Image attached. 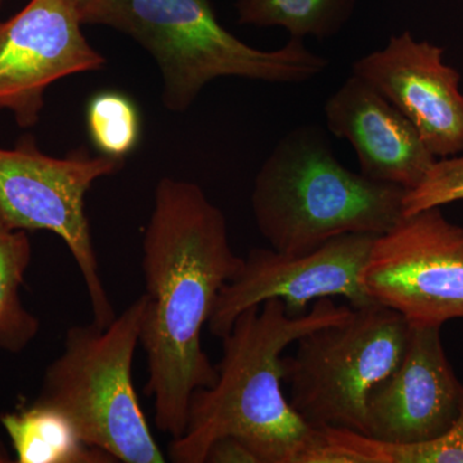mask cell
Instances as JSON below:
<instances>
[{
    "instance_id": "13",
    "label": "cell",
    "mask_w": 463,
    "mask_h": 463,
    "mask_svg": "<svg viewBox=\"0 0 463 463\" xmlns=\"http://www.w3.org/2000/svg\"><path fill=\"white\" fill-rule=\"evenodd\" d=\"M325 112L328 129L353 146L373 181L412 190L438 160L414 125L358 75L332 94Z\"/></svg>"
},
{
    "instance_id": "15",
    "label": "cell",
    "mask_w": 463,
    "mask_h": 463,
    "mask_svg": "<svg viewBox=\"0 0 463 463\" xmlns=\"http://www.w3.org/2000/svg\"><path fill=\"white\" fill-rule=\"evenodd\" d=\"M32 255L27 232L14 230L0 216V349L5 352H23L41 328L21 298Z\"/></svg>"
},
{
    "instance_id": "16",
    "label": "cell",
    "mask_w": 463,
    "mask_h": 463,
    "mask_svg": "<svg viewBox=\"0 0 463 463\" xmlns=\"http://www.w3.org/2000/svg\"><path fill=\"white\" fill-rule=\"evenodd\" d=\"M354 0H239L241 25L281 26L291 38H330L353 14Z\"/></svg>"
},
{
    "instance_id": "1",
    "label": "cell",
    "mask_w": 463,
    "mask_h": 463,
    "mask_svg": "<svg viewBox=\"0 0 463 463\" xmlns=\"http://www.w3.org/2000/svg\"><path fill=\"white\" fill-rule=\"evenodd\" d=\"M242 261L232 249L227 219L200 185L157 183L142 241L147 306L139 344L147 354L146 392L154 398L155 423L173 439L187 428L192 394L218 377L201 334Z\"/></svg>"
},
{
    "instance_id": "3",
    "label": "cell",
    "mask_w": 463,
    "mask_h": 463,
    "mask_svg": "<svg viewBox=\"0 0 463 463\" xmlns=\"http://www.w3.org/2000/svg\"><path fill=\"white\" fill-rule=\"evenodd\" d=\"M83 25L109 26L139 43L156 61L163 102L190 109L218 78L301 83L321 74L328 61L291 38L277 51L241 42L219 23L209 0H75Z\"/></svg>"
},
{
    "instance_id": "23",
    "label": "cell",
    "mask_w": 463,
    "mask_h": 463,
    "mask_svg": "<svg viewBox=\"0 0 463 463\" xmlns=\"http://www.w3.org/2000/svg\"><path fill=\"white\" fill-rule=\"evenodd\" d=\"M0 5H2V0H0Z\"/></svg>"
},
{
    "instance_id": "4",
    "label": "cell",
    "mask_w": 463,
    "mask_h": 463,
    "mask_svg": "<svg viewBox=\"0 0 463 463\" xmlns=\"http://www.w3.org/2000/svg\"><path fill=\"white\" fill-rule=\"evenodd\" d=\"M405 191L347 169L322 130L301 127L259 170L252 214L270 248L303 254L343 234L386 233L403 218Z\"/></svg>"
},
{
    "instance_id": "7",
    "label": "cell",
    "mask_w": 463,
    "mask_h": 463,
    "mask_svg": "<svg viewBox=\"0 0 463 463\" xmlns=\"http://www.w3.org/2000/svg\"><path fill=\"white\" fill-rule=\"evenodd\" d=\"M123 167L124 160L91 156L85 148L50 156L33 136L23 137L14 148H0V216L14 230L52 232L66 243L100 327H108L116 312L100 279L85 196L94 182Z\"/></svg>"
},
{
    "instance_id": "9",
    "label": "cell",
    "mask_w": 463,
    "mask_h": 463,
    "mask_svg": "<svg viewBox=\"0 0 463 463\" xmlns=\"http://www.w3.org/2000/svg\"><path fill=\"white\" fill-rule=\"evenodd\" d=\"M376 237L343 234L303 254L252 249L219 292L207 323L210 334L223 339L245 310L270 298L281 300L289 317L306 315L318 298L341 297L353 307L374 303L365 294L361 273Z\"/></svg>"
},
{
    "instance_id": "5",
    "label": "cell",
    "mask_w": 463,
    "mask_h": 463,
    "mask_svg": "<svg viewBox=\"0 0 463 463\" xmlns=\"http://www.w3.org/2000/svg\"><path fill=\"white\" fill-rule=\"evenodd\" d=\"M147 297L141 295L108 327L72 326L65 349L45 371L35 403L66 416L85 443L118 462L163 463L133 383V359Z\"/></svg>"
},
{
    "instance_id": "2",
    "label": "cell",
    "mask_w": 463,
    "mask_h": 463,
    "mask_svg": "<svg viewBox=\"0 0 463 463\" xmlns=\"http://www.w3.org/2000/svg\"><path fill=\"white\" fill-rule=\"evenodd\" d=\"M352 310L331 298H318L298 317H289L279 298L245 310L221 339L214 385L192 394L187 428L170 443V458L203 463L214 441L233 437L259 463H298L321 429L309 425L283 394L282 353L316 328L344 321Z\"/></svg>"
},
{
    "instance_id": "12",
    "label": "cell",
    "mask_w": 463,
    "mask_h": 463,
    "mask_svg": "<svg viewBox=\"0 0 463 463\" xmlns=\"http://www.w3.org/2000/svg\"><path fill=\"white\" fill-rule=\"evenodd\" d=\"M443 48L414 41L405 32L353 65V74L390 100L437 158L463 152L461 75L443 62Z\"/></svg>"
},
{
    "instance_id": "14",
    "label": "cell",
    "mask_w": 463,
    "mask_h": 463,
    "mask_svg": "<svg viewBox=\"0 0 463 463\" xmlns=\"http://www.w3.org/2000/svg\"><path fill=\"white\" fill-rule=\"evenodd\" d=\"M18 463H115L105 450L85 443L75 426L54 408L35 403L3 413Z\"/></svg>"
},
{
    "instance_id": "11",
    "label": "cell",
    "mask_w": 463,
    "mask_h": 463,
    "mask_svg": "<svg viewBox=\"0 0 463 463\" xmlns=\"http://www.w3.org/2000/svg\"><path fill=\"white\" fill-rule=\"evenodd\" d=\"M440 326L411 325L401 364L365 402V437L417 444L441 437L461 410L463 383L448 361Z\"/></svg>"
},
{
    "instance_id": "17",
    "label": "cell",
    "mask_w": 463,
    "mask_h": 463,
    "mask_svg": "<svg viewBox=\"0 0 463 463\" xmlns=\"http://www.w3.org/2000/svg\"><path fill=\"white\" fill-rule=\"evenodd\" d=\"M323 435L365 459V463H463V398L456 421L441 437L417 444H392L359 432L323 428Z\"/></svg>"
},
{
    "instance_id": "18",
    "label": "cell",
    "mask_w": 463,
    "mask_h": 463,
    "mask_svg": "<svg viewBox=\"0 0 463 463\" xmlns=\"http://www.w3.org/2000/svg\"><path fill=\"white\" fill-rule=\"evenodd\" d=\"M87 129L100 155L124 160L141 141V114L127 94L102 90L88 102Z\"/></svg>"
},
{
    "instance_id": "19",
    "label": "cell",
    "mask_w": 463,
    "mask_h": 463,
    "mask_svg": "<svg viewBox=\"0 0 463 463\" xmlns=\"http://www.w3.org/2000/svg\"><path fill=\"white\" fill-rule=\"evenodd\" d=\"M456 201H463V152L461 156L438 158L422 181L405 191L403 216Z\"/></svg>"
},
{
    "instance_id": "22",
    "label": "cell",
    "mask_w": 463,
    "mask_h": 463,
    "mask_svg": "<svg viewBox=\"0 0 463 463\" xmlns=\"http://www.w3.org/2000/svg\"><path fill=\"white\" fill-rule=\"evenodd\" d=\"M8 462H11V459H9V456L7 455V452H5V448H3V446H0V463Z\"/></svg>"
},
{
    "instance_id": "21",
    "label": "cell",
    "mask_w": 463,
    "mask_h": 463,
    "mask_svg": "<svg viewBox=\"0 0 463 463\" xmlns=\"http://www.w3.org/2000/svg\"><path fill=\"white\" fill-rule=\"evenodd\" d=\"M205 462L259 463V459L242 440L233 437H225L218 439L209 448Z\"/></svg>"
},
{
    "instance_id": "20",
    "label": "cell",
    "mask_w": 463,
    "mask_h": 463,
    "mask_svg": "<svg viewBox=\"0 0 463 463\" xmlns=\"http://www.w3.org/2000/svg\"><path fill=\"white\" fill-rule=\"evenodd\" d=\"M298 463H365V459L350 448L331 441L321 430V437L303 450Z\"/></svg>"
},
{
    "instance_id": "8",
    "label": "cell",
    "mask_w": 463,
    "mask_h": 463,
    "mask_svg": "<svg viewBox=\"0 0 463 463\" xmlns=\"http://www.w3.org/2000/svg\"><path fill=\"white\" fill-rule=\"evenodd\" d=\"M361 282L371 300L411 325L463 318V228L440 207L403 216L374 239Z\"/></svg>"
},
{
    "instance_id": "6",
    "label": "cell",
    "mask_w": 463,
    "mask_h": 463,
    "mask_svg": "<svg viewBox=\"0 0 463 463\" xmlns=\"http://www.w3.org/2000/svg\"><path fill=\"white\" fill-rule=\"evenodd\" d=\"M410 332L401 313L377 303L309 332L282 356L289 404L313 428L364 435L368 394L401 364Z\"/></svg>"
},
{
    "instance_id": "10",
    "label": "cell",
    "mask_w": 463,
    "mask_h": 463,
    "mask_svg": "<svg viewBox=\"0 0 463 463\" xmlns=\"http://www.w3.org/2000/svg\"><path fill=\"white\" fill-rule=\"evenodd\" d=\"M81 26L75 0H30L0 21V109H9L21 128L38 123L52 84L105 67Z\"/></svg>"
}]
</instances>
